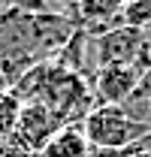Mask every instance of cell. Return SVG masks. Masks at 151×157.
<instances>
[{
	"label": "cell",
	"instance_id": "277c9868",
	"mask_svg": "<svg viewBox=\"0 0 151 157\" xmlns=\"http://www.w3.org/2000/svg\"><path fill=\"white\" fill-rule=\"evenodd\" d=\"M142 73L136 67H103L94 78V100L97 106H124L130 97H136Z\"/></svg>",
	"mask_w": 151,
	"mask_h": 157
},
{
	"label": "cell",
	"instance_id": "9c48e42d",
	"mask_svg": "<svg viewBox=\"0 0 151 157\" xmlns=\"http://www.w3.org/2000/svg\"><path fill=\"white\" fill-rule=\"evenodd\" d=\"M136 97H139V100H151V70H148V73H142L139 88H136Z\"/></svg>",
	"mask_w": 151,
	"mask_h": 157
},
{
	"label": "cell",
	"instance_id": "52a82bcc",
	"mask_svg": "<svg viewBox=\"0 0 151 157\" xmlns=\"http://www.w3.org/2000/svg\"><path fill=\"white\" fill-rule=\"evenodd\" d=\"M21 112V103L12 91L0 88V139H9L12 130H15V121H18Z\"/></svg>",
	"mask_w": 151,
	"mask_h": 157
},
{
	"label": "cell",
	"instance_id": "6da1fadb",
	"mask_svg": "<svg viewBox=\"0 0 151 157\" xmlns=\"http://www.w3.org/2000/svg\"><path fill=\"white\" fill-rule=\"evenodd\" d=\"M82 130L91 148L127 151L133 148V142H139L148 133V124H139L124 106H94L82 121Z\"/></svg>",
	"mask_w": 151,
	"mask_h": 157
},
{
	"label": "cell",
	"instance_id": "5b68a950",
	"mask_svg": "<svg viewBox=\"0 0 151 157\" xmlns=\"http://www.w3.org/2000/svg\"><path fill=\"white\" fill-rule=\"evenodd\" d=\"M124 6H127V0H76V12H79L82 24L88 30H100V33L121 24Z\"/></svg>",
	"mask_w": 151,
	"mask_h": 157
},
{
	"label": "cell",
	"instance_id": "7c38bea8",
	"mask_svg": "<svg viewBox=\"0 0 151 157\" xmlns=\"http://www.w3.org/2000/svg\"><path fill=\"white\" fill-rule=\"evenodd\" d=\"M3 12H6V9H3V6H0V21H3Z\"/></svg>",
	"mask_w": 151,
	"mask_h": 157
},
{
	"label": "cell",
	"instance_id": "30bf717a",
	"mask_svg": "<svg viewBox=\"0 0 151 157\" xmlns=\"http://www.w3.org/2000/svg\"><path fill=\"white\" fill-rule=\"evenodd\" d=\"M121 157H151V151L148 148H130L127 154H121Z\"/></svg>",
	"mask_w": 151,
	"mask_h": 157
},
{
	"label": "cell",
	"instance_id": "8fae6325",
	"mask_svg": "<svg viewBox=\"0 0 151 157\" xmlns=\"http://www.w3.org/2000/svg\"><path fill=\"white\" fill-rule=\"evenodd\" d=\"M9 3H12V0H0V6H3V9H6V6H9Z\"/></svg>",
	"mask_w": 151,
	"mask_h": 157
},
{
	"label": "cell",
	"instance_id": "3957f363",
	"mask_svg": "<svg viewBox=\"0 0 151 157\" xmlns=\"http://www.w3.org/2000/svg\"><path fill=\"white\" fill-rule=\"evenodd\" d=\"M142 42H145V33L142 30H133L127 24L121 27H112L106 33H100L97 39V52H100V63L103 67H136L139 60V52H142Z\"/></svg>",
	"mask_w": 151,
	"mask_h": 157
},
{
	"label": "cell",
	"instance_id": "8992f818",
	"mask_svg": "<svg viewBox=\"0 0 151 157\" xmlns=\"http://www.w3.org/2000/svg\"><path fill=\"white\" fill-rule=\"evenodd\" d=\"M91 154V142L85 136L82 124H60L57 133L48 139V145L42 148V157H88Z\"/></svg>",
	"mask_w": 151,
	"mask_h": 157
},
{
	"label": "cell",
	"instance_id": "ba28073f",
	"mask_svg": "<svg viewBox=\"0 0 151 157\" xmlns=\"http://www.w3.org/2000/svg\"><path fill=\"white\" fill-rule=\"evenodd\" d=\"M121 24L145 33L151 27V0H127V6L121 12Z\"/></svg>",
	"mask_w": 151,
	"mask_h": 157
},
{
	"label": "cell",
	"instance_id": "7a4b0ae2",
	"mask_svg": "<svg viewBox=\"0 0 151 157\" xmlns=\"http://www.w3.org/2000/svg\"><path fill=\"white\" fill-rule=\"evenodd\" d=\"M57 127H60V121H57V115L45 103H24L9 139L18 148H24V151H39L42 154V148L48 145V139L57 133Z\"/></svg>",
	"mask_w": 151,
	"mask_h": 157
}]
</instances>
